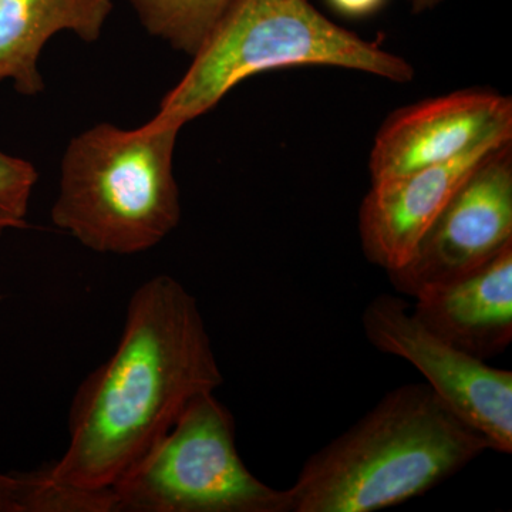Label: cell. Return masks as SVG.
I'll return each instance as SVG.
<instances>
[{
  "instance_id": "cell-7",
  "label": "cell",
  "mask_w": 512,
  "mask_h": 512,
  "mask_svg": "<svg viewBox=\"0 0 512 512\" xmlns=\"http://www.w3.org/2000/svg\"><path fill=\"white\" fill-rule=\"evenodd\" d=\"M512 245V140L494 148L431 222L406 264L387 272L402 295L450 284Z\"/></svg>"
},
{
  "instance_id": "cell-3",
  "label": "cell",
  "mask_w": 512,
  "mask_h": 512,
  "mask_svg": "<svg viewBox=\"0 0 512 512\" xmlns=\"http://www.w3.org/2000/svg\"><path fill=\"white\" fill-rule=\"evenodd\" d=\"M191 59L150 126L181 130L239 83L285 67H339L399 84L416 76L404 57L336 25L309 0H237Z\"/></svg>"
},
{
  "instance_id": "cell-15",
  "label": "cell",
  "mask_w": 512,
  "mask_h": 512,
  "mask_svg": "<svg viewBox=\"0 0 512 512\" xmlns=\"http://www.w3.org/2000/svg\"><path fill=\"white\" fill-rule=\"evenodd\" d=\"M387 0H328L332 9L348 18L359 19L375 15Z\"/></svg>"
},
{
  "instance_id": "cell-2",
  "label": "cell",
  "mask_w": 512,
  "mask_h": 512,
  "mask_svg": "<svg viewBox=\"0 0 512 512\" xmlns=\"http://www.w3.org/2000/svg\"><path fill=\"white\" fill-rule=\"evenodd\" d=\"M485 451L480 431L426 382L390 390L313 453L289 488L292 512H375L429 493Z\"/></svg>"
},
{
  "instance_id": "cell-4",
  "label": "cell",
  "mask_w": 512,
  "mask_h": 512,
  "mask_svg": "<svg viewBox=\"0 0 512 512\" xmlns=\"http://www.w3.org/2000/svg\"><path fill=\"white\" fill-rule=\"evenodd\" d=\"M180 131L100 123L74 136L60 163L53 224L97 254L157 247L181 221L174 173Z\"/></svg>"
},
{
  "instance_id": "cell-6",
  "label": "cell",
  "mask_w": 512,
  "mask_h": 512,
  "mask_svg": "<svg viewBox=\"0 0 512 512\" xmlns=\"http://www.w3.org/2000/svg\"><path fill=\"white\" fill-rule=\"evenodd\" d=\"M363 332L373 348L419 370L444 403L480 431L493 451L512 453V372L488 365L441 338L403 298L382 293L367 303Z\"/></svg>"
},
{
  "instance_id": "cell-12",
  "label": "cell",
  "mask_w": 512,
  "mask_h": 512,
  "mask_svg": "<svg viewBox=\"0 0 512 512\" xmlns=\"http://www.w3.org/2000/svg\"><path fill=\"white\" fill-rule=\"evenodd\" d=\"M148 35L192 56L237 0H128Z\"/></svg>"
},
{
  "instance_id": "cell-11",
  "label": "cell",
  "mask_w": 512,
  "mask_h": 512,
  "mask_svg": "<svg viewBox=\"0 0 512 512\" xmlns=\"http://www.w3.org/2000/svg\"><path fill=\"white\" fill-rule=\"evenodd\" d=\"M111 12L113 0H0V82L10 80L22 96L42 93L46 43L62 32L96 42Z\"/></svg>"
},
{
  "instance_id": "cell-1",
  "label": "cell",
  "mask_w": 512,
  "mask_h": 512,
  "mask_svg": "<svg viewBox=\"0 0 512 512\" xmlns=\"http://www.w3.org/2000/svg\"><path fill=\"white\" fill-rule=\"evenodd\" d=\"M222 383L197 299L171 276L147 279L128 301L116 349L77 387L69 444L47 473L77 490L110 491L194 397Z\"/></svg>"
},
{
  "instance_id": "cell-10",
  "label": "cell",
  "mask_w": 512,
  "mask_h": 512,
  "mask_svg": "<svg viewBox=\"0 0 512 512\" xmlns=\"http://www.w3.org/2000/svg\"><path fill=\"white\" fill-rule=\"evenodd\" d=\"M414 301L413 315L431 332L485 362L500 355L512 342V245Z\"/></svg>"
},
{
  "instance_id": "cell-8",
  "label": "cell",
  "mask_w": 512,
  "mask_h": 512,
  "mask_svg": "<svg viewBox=\"0 0 512 512\" xmlns=\"http://www.w3.org/2000/svg\"><path fill=\"white\" fill-rule=\"evenodd\" d=\"M512 136V99L466 89L397 109L383 121L369 156L372 183L413 173Z\"/></svg>"
},
{
  "instance_id": "cell-5",
  "label": "cell",
  "mask_w": 512,
  "mask_h": 512,
  "mask_svg": "<svg viewBox=\"0 0 512 512\" xmlns=\"http://www.w3.org/2000/svg\"><path fill=\"white\" fill-rule=\"evenodd\" d=\"M110 491L116 511L292 512L289 488L271 487L245 466L234 416L214 392L194 397Z\"/></svg>"
},
{
  "instance_id": "cell-17",
  "label": "cell",
  "mask_w": 512,
  "mask_h": 512,
  "mask_svg": "<svg viewBox=\"0 0 512 512\" xmlns=\"http://www.w3.org/2000/svg\"><path fill=\"white\" fill-rule=\"evenodd\" d=\"M3 229H5V228H3L2 225H0V232H2Z\"/></svg>"
},
{
  "instance_id": "cell-14",
  "label": "cell",
  "mask_w": 512,
  "mask_h": 512,
  "mask_svg": "<svg viewBox=\"0 0 512 512\" xmlns=\"http://www.w3.org/2000/svg\"><path fill=\"white\" fill-rule=\"evenodd\" d=\"M39 180L35 165L0 150V225L25 228L30 198Z\"/></svg>"
},
{
  "instance_id": "cell-13",
  "label": "cell",
  "mask_w": 512,
  "mask_h": 512,
  "mask_svg": "<svg viewBox=\"0 0 512 512\" xmlns=\"http://www.w3.org/2000/svg\"><path fill=\"white\" fill-rule=\"evenodd\" d=\"M82 491L50 478L46 470L29 474L0 473V512H83Z\"/></svg>"
},
{
  "instance_id": "cell-9",
  "label": "cell",
  "mask_w": 512,
  "mask_h": 512,
  "mask_svg": "<svg viewBox=\"0 0 512 512\" xmlns=\"http://www.w3.org/2000/svg\"><path fill=\"white\" fill-rule=\"evenodd\" d=\"M510 140L512 136L495 138L446 164L372 183L357 218L367 261L386 272L406 264L424 232L471 171L494 148Z\"/></svg>"
},
{
  "instance_id": "cell-16",
  "label": "cell",
  "mask_w": 512,
  "mask_h": 512,
  "mask_svg": "<svg viewBox=\"0 0 512 512\" xmlns=\"http://www.w3.org/2000/svg\"><path fill=\"white\" fill-rule=\"evenodd\" d=\"M443 2H446V0H407L410 8H412V12L416 13V15L436 9Z\"/></svg>"
}]
</instances>
